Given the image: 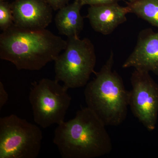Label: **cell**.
Here are the masks:
<instances>
[{"label":"cell","mask_w":158,"mask_h":158,"mask_svg":"<svg viewBox=\"0 0 158 158\" xmlns=\"http://www.w3.org/2000/svg\"><path fill=\"white\" fill-rule=\"evenodd\" d=\"M66 44L47 29L30 30L14 24L0 35V58L18 70H39L55 61Z\"/></svg>","instance_id":"cell-1"},{"label":"cell","mask_w":158,"mask_h":158,"mask_svg":"<svg viewBox=\"0 0 158 158\" xmlns=\"http://www.w3.org/2000/svg\"><path fill=\"white\" fill-rule=\"evenodd\" d=\"M106 125L88 107L76 116L58 125L53 143L63 158H94L111 153L112 140Z\"/></svg>","instance_id":"cell-2"},{"label":"cell","mask_w":158,"mask_h":158,"mask_svg":"<svg viewBox=\"0 0 158 158\" xmlns=\"http://www.w3.org/2000/svg\"><path fill=\"white\" fill-rule=\"evenodd\" d=\"M114 54L111 51L106 63L95 77L86 85L84 94L87 107L106 126H118L126 119L129 91L123 79L113 69Z\"/></svg>","instance_id":"cell-3"},{"label":"cell","mask_w":158,"mask_h":158,"mask_svg":"<svg viewBox=\"0 0 158 158\" xmlns=\"http://www.w3.org/2000/svg\"><path fill=\"white\" fill-rule=\"evenodd\" d=\"M63 52L55 62V79L67 89L82 88L94 73L96 56L93 43L87 38L69 37Z\"/></svg>","instance_id":"cell-4"},{"label":"cell","mask_w":158,"mask_h":158,"mask_svg":"<svg viewBox=\"0 0 158 158\" xmlns=\"http://www.w3.org/2000/svg\"><path fill=\"white\" fill-rule=\"evenodd\" d=\"M56 80L43 78L31 84L29 99L34 122L43 128L65 121L72 98Z\"/></svg>","instance_id":"cell-5"},{"label":"cell","mask_w":158,"mask_h":158,"mask_svg":"<svg viewBox=\"0 0 158 158\" xmlns=\"http://www.w3.org/2000/svg\"><path fill=\"white\" fill-rule=\"evenodd\" d=\"M43 138L37 125L14 114L0 118V158H36Z\"/></svg>","instance_id":"cell-6"},{"label":"cell","mask_w":158,"mask_h":158,"mask_svg":"<svg viewBox=\"0 0 158 158\" xmlns=\"http://www.w3.org/2000/svg\"><path fill=\"white\" fill-rule=\"evenodd\" d=\"M129 106L134 116L149 131H154L158 116V85L146 71L135 69L131 78Z\"/></svg>","instance_id":"cell-7"},{"label":"cell","mask_w":158,"mask_h":158,"mask_svg":"<svg viewBox=\"0 0 158 158\" xmlns=\"http://www.w3.org/2000/svg\"><path fill=\"white\" fill-rule=\"evenodd\" d=\"M11 4L14 24L17 27L41 30L52 23L53 9L45 0H15Z\"/></svg>","instance_id":"cell-8"},{"label":"cell","mask_w":158,"mask_h":158,"mask_svg":"<svg viewBox=\"0 0 158 158\" xmlns=\"http://www.w3.org/2000/svg\"><path fill=\"white\" fill-rule=\"evenodd\" d=\"M122 67H133L151 72L158 76V32H154L151 28L140 31L135 49Z\"/></svg>","instance_id":"cell-9"},{"label":"cell","mask_w":158,"mask_h":158,"mask_svg":"<svg viewBox=\"0 0 158 158\" xmlns=\"http://www.w3.org/2000/svg\"><path fill=\"white\" fill-rule=\"evenodd\" d=\"M130 13L127 6L123 7L118 3L101 6H90L86 17L94 31L103 35L113 33L121 24L126 22V15Z\"/></svg>","instance_id":"cell-10"},{"label":"cell","mask_w":158,"mask_h":158,"mask_svg":"<svg viewBox=\"0 0 158 158\" xmlns=\"http://www.w3.org/2000/svg\"><path fill=\"white\" fill-rule=\"evenodd\" d=\"M82 6L80 0H75L58 10L55 20L59 34L68 38L79 37L84 28V18L81 14Z\"/></svg>","instance_id":"cell-11"},{"label":"cell","mask_w":158,"mask_h":158,"mask_svg":"<svg viewBox=\"0 0 158 158\" xmlns=\"http://www.w3.org/2000/svg\"><path fill=\"white\" fill-rule=\"evenodd\" d=\"M127 4L130 13L158 28V0H138Z\"/></svg>","instance_id":"cell-12"},{"label":"cell","mask_w":158,"mask_h":158,"mask_svg":"<svg viewBox=\"0 0 158 158\" xmlns=\"http://www.w3.org/2000/svg\"><path fill=\"white\" fill-rule=\"evenodd\" d=\"M14 24L11 4L7 1L0 2V28L2 31Z\"/></svg>","instance_id":"cell-13"},{"label":"cell","mask_w":158,"mask_h":158,"mask_svg":"<svg viewBox=\"0 0 158 158\" xmlns=\"http://www.w3.org/2000/svg\"><path fill=\"white\" fill-rule=\"evenodd\" d=\"M121 0H80L83 6L89 5L90 6H101L118 3Z\"/></svg>","instance_id":"cell-14"},{"label":"cell","mask_w":158,"mask_h":158,"mask_svg":"<svg viewBox=\"0 0 158 158\" xmlns=\"http://www.w3.org/2000/svg\"><path fill=\"white\" fill-rule=\"evenodd\" d=\"M71 0H45L53 10L57 11L69 4Z\"/></svg>","instance_id":"cell-15"},{"label":"cell","mask_w":158,"mask_h":158,"mask_svg":"<svg viewBox=\"0 0 158 158\" xmlns=\"http://www.w3.org/2000/svg\"><path fill=\"white\" fill-rule=\"evenodd\" d=\"M9 99V94L6 91L2 82H0V110L6 105Z\"/></svg>","instance_id":"cell-16"},{"label":"cell","mask_w":158,"mask_h":158,"mask_svg":"<svg viewBox=\"0 0 158 158\" xmlns=\"http://www.w3.org/2000/svg\"><path fill=\"white\" fill-rule=\"evenodd\" d=\"M137 1H138V0H128V2L133 3Z\"/></svg>","instance_id":"cell-17"},{"label":"cell","mask_w":158,"mask_h":158,"mask_svg":"<svg viewBox=\"0 0 158 158\" xmlns=\"http://www.w3.org/2000/svg\"><path fill=\"white\" fill-rule=\"evenodd\" d=\"M8 0H0V2H4V1H7Z\"/></svg>","instance_id":"cell-18"}]
</instances>
